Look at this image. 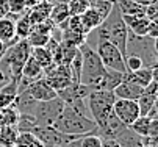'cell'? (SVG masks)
I'll use <instances>...</instances> for the list:
<instances>
[{
  "mask_svg": "<svg viewBox=\"0 0 158 147\" xmlns=\"http://www.w3.org/2000/svg\"><path fill=\"white\" fill-rule=\"evenodd\" d=\"M125 72H119V71H113V69H105L103 77L100 78L97 89L102 91H114L116 86H119V83L122 81Z\"/></svg>",
  "mask_w": 158,
  "mask_h": 147,
  "instance_id": "15",
  "label": "cell"
},
{
  "mask_svg": "<svg viewBox=\"0 0 158 147\" xmlns=\"http://www.w3.org/2000/svg\"><path fill=\"white\" fill-rule=\"evenodd\" d=\"M144 16H146L149 20H152V22H158V20H156V17H158V3H153V5L146 6Z\"/></svg>",
  "mask_w": 158,
  "mask_h": 147,
  "instance_id": "32",
  "label": "cell"
},
{
  "mask_svg": "<svg viewBox=\"0 0 158 147\" xmlns=\"http://www.w3.org/2000/svg\"><path fill=\"white\" fill-rule=\"evenodd\" d=\"M80 147H102V138L94 132L86 133L80 138Z\"/></svg>",
  "mask_w": 158,
  "mask_h": 147,
  "instance_id": "30",
  "label": "cell"
},
{
  "mask_svg": "<svg viewBox=\"0 0 158 147\" xmlns=\"http://www.w3.org/2000/svg\"><path fill=\"white\" fill-rule=\"evenodd\" d=\"M31 133L44 144V147H56V145H63L71 139H77L81 136H69V135H63L58 130H55L53 127H35L31 130Z\"/></svg>",
  "mask_w": 158,
  "mask_h": 147,
  "instance_id": "10",
  "label": "cell"
},
{
  "mask_svg": "<svg viewBox=\"0 0 158 147\" xmlns=\"http://www.w3.org/2000/svg\"><path fill=\"white\" fill-rule=\"evenodd\" d=\"M64 108V102L60 97H55L47 102H38L31 113V116L36 120V127H52L55 119L60 116V113Z\"/></svg>",
  "mask_w": 158,
  "mask_h": 147,
  "instance_id": "6",
  "label": "cell"
},
{
  "mask_svg": "<svg viewBox=\"0 0 158 147\" xmlns=\"http://www.w3.org/2000/svg\"><path fill=\"white\" fill-rule=\"evenodd\" d=\"M116 97L113 91H102V89H94L89 92L86 97V107L91 114V119L99 124L103 120L108 114L113 113V103H114Z\"/></svg>",
  "mask_w": 158,
  "mask_h": 147,
  "instance_id": "5",
  "label": "cell"
},
{
  "mask_svg": "<svg viewBox=\"0 0 158 147\" xmlns=\"http://www.w3.org/2000/svg\"><path fill=\"white\" fill-rule=\"evenodd\" d=\"M56 147H61V145H56Z\"/></svg>",
  "mask_w": 158,
  "mask_h": 147,
  "instance_id": "37",
  "label": "cell"
},
{
  "mask_svg": "<svg viewBox=\"0 0 158 147\" xmlns=\"http://www.w3.org/2000/svg\"><path fill=\"white\" fill-rule=\"evenodd\" d=\"M94 50L106 69L125 72V56L121 53V50L116 46H113L108 41H99Z\"/></svg>",
  "mask_w": 158,
  "mask_h": 147,
  "instance_id": "7",
  "label": "cell"
},
{
  "mask_svg": "<svg viewBox=\"0 0 158 147\" xmlns=\"http://www.w3.org/2000/svg\"><path fill=\"white\" fill-rule=\"evenodd\" d=\"M143 88L141 86H136L130 81H125L122 78V81L119 83V86L114 88L113 94H114L116 99H128V100H138V97L143 94Z\"/></svg>",
  "mask_w": 158,
  "mask_h": 147,
  "instance_id": "13",
  "label": "cell"
},
{
  "mask_svg": "<svg viewBox=\"0 0 158 147\" xmlns=\"http://www.w3.org/2000/svg\"><path fill=\"white\" fill-rule=\"evenodd\" d=\"M114 5L122 16H144L146 13V6L135 3L131 0H114Z\"/></svg>",
  "mask_w": 158,
  "mask_h": 147,
  "instance_id": "19",
  "label": "cell"
},
{
  "mask_svg": "<svg viewBox=\"0 0 158 147\" xmlns=\"http://www.w3.org/2000/svg\"><path fill=\"white\" fill-rule=\"evenodd\" d=\"M14 25H16V39H17V41L27 39V38L30 36L31 27H33V25H31V22H30V19H28L27 13L22 14L20 17H17L16 22H14Z\"/></svg>",
  "mask_w": 158,
  "mask_h": 147,
  "instance_id": "21",
  "label": "cell"
},
{
  "mask_svg": "<svg viewBox=\"0 0 158 147\" xmlns=\"http://www.w3.org/2000/svg\"><path fill=\"white\" fill-rule=\"evenodd\" d=\"M150 125H152V119H149L147 116H139L136 120H135V122L130 125L128 129H130L133 133H136L138 136L146 138V136H149Z\"/></svg>",
  "mask_w": 158,
  "mask_h": 147,
  "instance_id": "25",
  "label": "cell"
},
{
  "mask_svg": "<svg viewBox=\"0 0 158 147\" xmlns=\"http://www.w3.org/2000/svg\"><path fill=\"white\" fill-rule=\"evenodd\" d=\"M81 53V74H80V85L85 86H91L93 89H97V85L100 78L105 74V66L102 64V61L96 50H93L89 46L85 43L78 47Z\"/></svg>",
  "mask_w": 158,
  "mask_h": 147,
  "instance_id": "3",
  "label": "cell"
},
{
  "mask_svg": "<svg viewBox=\"0 0 158 147\" xmlns=\"http://www.w3.org/2000/svg\"><path fill=\"white\" fill-rule=\"evenodd\" d=\"M61 147H80V138L67 141V142H66V144H63Z\"/></svg>",
  "mask_w": 158,
  "mask_h": 147,
  "instance_id": "35",
  "label": "cell"
},
{
  "mask_svg": "<svg viewBox=\"0 0 158 147\" xmlns=\"http://www.w3.org/2000/svg\"><path fill=\"white\" fill-rule=\"evenodd\" d=\"M3 127V122H2V117H0V129Z\"/></svg>",
  "mask_w": 158,
  "mask_h": 147,
  "instance_id": "36",
  "label": "cell"
},
{
  "mask_svg": "<svg viewBox=\"0 0 158 147\" xmlns=\"http://www.w3.org/2000/svg\"><path fill=\"white\" fill-rule=\"evenodd\" d=\"M24 91H27L36 102H47V100H52V99L58 97L56 91L49 85L46 80H44V77L39 78V80L31 81L30 85L27 86V89H24Z\"/></svg>",
  "mask_w": 158,
  "mask_h": 147,
  "instance_id": "11",
  "label": "cell"
},
{
  "mask_svg": "<svg viewBox=\"0 0 158 147\" xmlns=\"http://www.w3.org/2000/svg\"><path fill=\"white\" fill-rule=\"evenodd\" d=\"M114 141L119 144V147H144L143 144V138L138 136L136 133H133L127 125L122 127V130L118 133V136L114 138Z\"/></svg>",
  "mask_w": 158,
  "mask_h": 147,
  "instance_id": "17",
  "label": "cell"
},
{
  "mask_svg": "<svg viewBox=\"0 0 158 147\" xmlns=\"http://www.w3.org/2000/svg\"><path fill=\"white\" fill-rule=\"evenodd\" d=\"M156 99H158V94H149V92H144L143 91V94L136 100L141 116H147L149 114V111L152 110V107H155V105H156Z\"/></svg>",
  "mask_w": 158,
  "mask_h": 147,
  "instance_id": "23",
  "label": "cell"
},
{
  "mask_svg": "<svg viewBox=\"0 0 158 147\" xmlns=\"http://www.w3.org/2000/svg\"><path fill=\"white\" fill-rule=\"evenodd\" d=\"M52 127L58 130L63 135H69V136H83L86 133H91L96 130V122L77 110L71 108L69 105H64L63 111L60 116L55 119Z\"/></svg>",
  "mask_w": 158,
  "mask_h": 147,
  "instance_id": "1",
  "label": "cell"
},
{
  "mask_svg": "<svg viewBox=\"0 0 158 147\" xmlns=\"http://www.w3.org/2000/svg\"><path fill=\"white\" fill-rule=\"evenodd\" d=\"M133 55L141 58L144 67H153L156 66V39L150 36H136L131 31H128L127 44H125V56Z\"/></svg>",
  "mask_w": 158,
  "mask_h": 147,
  "instance_id": "4",
  "label": "cell"
},
{
  "mask_svg": "<svg viewBox=\"0 0 158 147\" xmlns=\"http://www.w3.org/2000/svg\"><path fill=\"white\" fill-rule=\"evenodd\" d=\"M69 16L71 14H69V10H67V3H53L52 8H50L49 19H50V22L56 27L61 22H64Z\"/></svg>",
  "mask_w": 158,
  "mask_h": 147,
  "instance_id": "22",
  "label": "cell"
},
{
  "mask_svg": "<svg viewBox=\"0 0 158 147\" xmlns=\"http://www.w3.org/2000/svg\"><path fill=\"white\" fill-rule=\"evenodd\" d=\"M89 6H91V0H69L67 2V10L71 16H81Z\"/></svg>",
  "mask_w": 158,
  "mask_h": 147,
  "instance_id": "29",
  "label": "cell"
},
{
  "mask_svg": "<svg viewBox=\"0 0 158 147\" xmlns=\"http://www.w3.org/2000/svg\"><path fill=\"white\" fill-rule=\"evenodd\" d=\"M16 20L13 17H10L8 14L0 17V43L5 44L6 47L13 46L17 43L16 39Z\"/></svg>",
  "mask_w": 158,
  "mask_h": 147,
  "instance_id": "12",
  "label": "cell"
},
{
  "mask_svg": "<svg viewBox=\"0 0 158 147\" xmlns=\"http://www.w3.org/2000/svg\"><path fill=\"white\" fill-rule=\"evenodd\" d=\"M30 55L39 63V66L46 71L47 67L53 66V58H52V53L46 49V47H31L30 50Z\"/></svg>",
  "mask_w": 158,
  "mask_h": 147,
  "instance_id": "20",
  "label": "cell"
},
{
  "mask_svg": "<svg viewBox=\"0 0 158 147\" xmlns=\"http://www.w3.org/2000/svg\"><path fill=\"white\" fill-rule=\"evenodd\" d=\"M19 94V88H17V81L10 80L8 83L0 88V108H6V107H13L16 97Z\"/></svg>",
  "mask_w": 158,
  "mask_h": 147,
  "instance_id": "16",
  "label": "cell"
},
{
  "mask_svg": "<svg viewBox=\"0 0 158 147\" xmlns=\"http://www.w3.org/2000/svg\"><path fill=\"white\" fill-rule=\"evenodd\" d=\"M113 113L127 127H130L141 116L136 100H128V99H116L113 103Z\"/></svg>",
  "mask_w": 158,
  "mask_h": 147,
  "instance_id": "9",
  "label": "cell"
},
{
  "mask_svg": "<svg viewBox=\"0 0 158 147\" xmlns=\"http://www.w3.org/2000/svg\"><path fill=\"white\" fill-rule=\"evenodd\" d=\"M131 2L138 3V5H143V6H149V5L158 3V0H131Z\"/></svg>",
  "mask_w": 158,
  "mask_h": 147,
  "instance_id": "34",
  "label": "cell"
},
{
  "mask_svg": "<svg viewBox=\"0 0 158 147\" xmlns=\"http://www.w3.org/2000/svg\"><path fill=\"white\" fill-rule=\"evenodd\" d=\"M143 67H144V64H143L141 58L133 56V55L125 56V72H135V71H139Z\"/></svg>",
  "mask_w": 158,
  "mask_h": 147,
  "instance_id": "31",
  "label": "cell"
},
{
  "mask_svg": "<svg viewBox=\"0 0 158 147\" xmlns=\"http://www.w3.org/2000/svg\"><path fill=\"white\" fill-rule=\"evenodd\" d=\"M102 147H119L114 139H102Z\"/></svg>",
  "mask_w": 158,
  "mask_h": 147,
  "instance_id": "33",
  "label": "cell"
},
{
  "mask_svg": "<svg viewBox=\"0 0 158 147\" xmlns=\"http://www.w3.org/2000/svg\"><path fill=\"white\" fill-rule=\"evenodd\" d=\"M124 80L133 83V85H136V86H141L144 89L149 83L153 80L152 67H143V69L135 71V72H125L124 74Z\"/></svg>",
  "mask_w": 158,
  "mask_h": 147,
  "instance_id": "14",
  "label": "cell"
},
{
  "mask_svg": "<svg viewBox=\"0 0 158 147\" xmlns=\"http://www.w3.org/2000/svg\"><path fill=\"white\" fill-rule=\"evenodd\" d=\"M44 80L58 92L66 89L67 86L72 85V74L69 69V64H53L44 71Z\"/></svg>",
  "mask_w": 158,
  "mask_h": 147,
  "instance_id": "8",
  "label": "cell"
},
{
  "mask_svg": "<svg viewBox=\"0 0 158 147\" xmlns=\"http://www.w3.org/2000/svg\"><path fill=\"white\" fill-rule=\"evenodd\" d=\"M14 147H44V144L31 132H20L17 135Z\"/></svg>",
  "mask_w": 158,
  "mask_h": 147,
  "instance_id": "26",
  "label": "cell"
},
{
  "mask_svg": "<svg viewBox=\"0 0 158 147\" xmlns=\"http://www.w3.org/2000/svg\"><path fill=\"white\" fill-rule=\"evenodd\" d=\"M6 3H8V16L13 17L14 20L28 11L24 0H6Z\"/></svg>",
  "mask_w": 158,
  "mask_h": 147,
  "instance_id": "28",
  "label": "cell"
},
{
  "mask_svg": "<svg viewBox=\"0 0 158 147\" xmlns=\"http://www.w3.org/2000/svg\"><path fill=\"white\" fill-rule=\"evenodd\" d=\"M17 135H19L17 127L3 125V127L0 129V145H2V147H14Z\"/></svg>",
  "mask_w": 158,
  "mask_h": 147,
  "instance_id": "24",
  "label": "cell"
},
{
  "mask_svg": "<svg viewBox=\"0 0 158 147\" xmlns=\"http://www.w3.org/2000/svg\"><path fill=\"white\" fill-rule=\"evenodd\" d=\"M30 50L31 47L25 39L17 41L16 44L6 47L5 53L0 58V71L8 77V80H20L22 67H24L27 58L30 56Z\"/></svg>",
  "mask_w": 158,
  "mask_h": 147,
  "instance_id": "2",
  "label": "cell"
},
{
  "mask_svg": "<svg viewBox=\"0 0 158 147\" xmlns=\"http://www.w3.org/2000/svg\"><path fill=\"white\" fill-rule=\"evenodd\" d=\"M0 117H2L3 125H10V127H16L19 122V111L16 107H6V108H0Z\"/></svg>",
  "mask_w": 158,
  "mask_h": 147,
  "instance_id": "27",
  "label": "cell"
},
{
  "mask_svg": "<svg viewBox=\"0 0 158 147\" xmlns=\"http://www.w3.org/2000/svg\"><path fill=\"white\" fill-rule=\"evenodd\" d=\"M0 147H2V145H0Z\"/></svg>",
  "mask_w": 158,
  "mask_h": 147,
  "instance_id": "38",
  "label": "cell"
},
{
  "mask_svg": "<svg viewBox=\"0 0 158 147\" xmlns=\"http://www.w3.org/2000/svg\"><path fill=\"white\" fill-rule=\"evenodd\" d=\"M102 17H100V14L94 10V8H91L89 6L81 16H80V22H81V27H83V31H85V35H88L89 31H93L94 28H97L100 24H102Z\"/></svg>",
  "mask_w": 158,
  "mask_h": 147,
  "instance_id": "18",
  "label": "cell"
}]
</instances>
